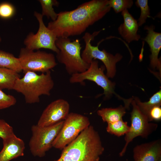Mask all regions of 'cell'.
<instances>
[{"label": "cell", "instance_id": "ac0fdd59", "mask_svg": "<svg viewBox=\"0 0 161 161\" xmlns=\"http://www.w3.org/2000/svg\"><path fill=\"white\" fill-rule=\"evenodd\" d=\"M20 78L19 73L16 71L0 67V89L13 90L16 80Z\"/></svg>", "mask_w": 161, "mask_h": 161}, {"label": "cell", "instance_id": "6da1fadb", "mask_svg": "<svg viewBox=\"0 0 161 161\" xmlns=\"http://www.w3.org/2000/svg\"><path fill=\"white\" fill-rule=\"evenodd\" d=\"M111 8L108 0L90 1L73 10L58 13L56 19L49 22L47 27L57 38L79 35L102 18Z\"/></svg>", "mask_w": 161, "mask_h": 161}, {"label": "cell", "instance_id": "4fadbf2b", "mask_svg": "<svg viewBox=\"0 0 161 161\" xmlns=\"http://www.w3.org/2000/svg\"><path fill=\"white\" fill-rule=\"evenodd\" d=\"M134 161H158L161 159L160 139L135 146L133 150Z\"/></svg>", "mask_w": 161, "mask_h": 161}, {"label": "cell", "instance_id": "7c38bea8", "mask_svg": "<svg viewBox=\"0 0 161 161\" xmlns=\"http://www.w3.org/2000/svg\"><path fill=\"white\" fill-rule=\"evenodd\" d=\"M69 109L67 101L63 99L56 100L44 110L37 124L41 127H47L64 120L69 114Z\"/></svg>", "mask_w": 161, "mask_h": 161}, {"label": "cell", "instance_id": "83f0119b", "mask_svg": "<svg viewBox=\"0 0 161 161\" xmlns=\"http://www.w3.org/2000/svg\"><path fill=\"white\" fill-rule=\"evenodd\" d=\"M149 122L153 120L158 121L161 119V108L160 106L152 108L147 115Z\"/></svg>", "mask_w": 161, "mask_h": 161}, {"label": "cell", "instance_id": "8fae6325", "mask_svg": "<svg viewBox=\"0 0 161 161\" xmlns=\"http://www.w3.org/2000/svg\"><path fill=\"white\" fill-rule=\"evenodd\" d=\"M34 16L38 20L39 28L36 33H29L24 41L25 48L29 50H38L41 48L50 49L56 54L59 50L55 44L57 38L45 25L41 13L35 11Z\"/></svg>", "mask_w": 161, "mask_h": 161}, {"label": "cell", "instance_id": "5bb4252c", "mask_svg": "<svg viewBox=\"0 0 161 161\" xmlns=\"http://www.w3.org/2000/svg\"><path fill=\"white\" fill-rule=\"evenodd\" d=\"M154 29L153 25L145 26L144 29L147 30V34L143 40L148 43L150 48L151 67L158 69L161 74V61L158 56L161 48V33L154 31Z\"/></svg>", "mask_w": 161, "mask_h": 161}, {"label": "cell", "instance_id": "9c48e42d", "mask_svg": "<svg viewBox=\"0 0 161 161\" xmlns=\"http://www.w3.org/2000/svg\"><path fill=\"white\" fill-rule=\"evenodd\" d=\"M22 71L46 73L57 64L54 54L38 50L36 51L21 48L18 58Z\"/></svg>", "mask_w": 161, "mask_h": 161}, {"label": "cell", "instance_id": "8992f818", "mask_svg": "<svg viewBox=\"0 0 161 161\" xmlns=\"http://www.w3.org/2000/svg\"><path fill=\"white\" fill-rule=\"evenodd\" d=\"M64 120L52 126L41 127L37 124L31 128L32 135L29 142L30 152L34 156L44 157L46 152L52 147V144L58 135Z\"/></svg>", "mask_w": 161, "mask_h": 161}, {"label": "cell", "instance_id": "d6986e66", "mask_svg": "<svg viewBox=\"0 0 161 161\" xmlns=\"http://www.w3.org/2000/svg\"><path fill=\"white\" fill-rule=\"evenodd\" d=\"M0 67L14 70L18 73L22 69L18 58L13 54L0 50Z\"/></svg>", "mask_w": 161, "mask_h": 161}, {"label": "cell", "instance_id": "484cf974", "mask_svg": "<svg viewBox=\"0 0 161 161\" xmlns=\"http://www.w3.org/2000/svg\"><path fill=\"white\" fill-rule=\"evenodd\" d=\"M15 8L11 4L4 2L0 4V17L4 19L10 18L15 13Z\"/></svg>", "mask_w": 161, "mask_h": 161}, {"label": "cell", "instance_id": "7a4b0ae2", "mask_svg": "<svg viewBox=\"0 0 161 161\" xmlns=\"http://www.w3.org/2000/svg\"><path fill=\"white\" fill-rule=\"evenodd\" d=\"M62 150L54 161H99L104 148L98 132L90 125Z\"/></svg>", "mask_w": 161, "mask_h": 161}, {"label": "cell", "instance_id": "9a60e30c", "mask_svg": "<svg viewBox=\"0 0 161 161\" xmlns=\"http://www.w3.org/2000/svg\"><path fill=\"white\" fill-rule=\"evenodd\" d=\"M3 147L0 152V161H10L24 155L25 143L15 134L2 140Z\"/></svg>", "mask_w": 161, "mask_h": 161}, {"label": "cell", "instance_id": "cb8c5ba5", "mask_svg": "<svg viewBox=\"0 0 161 161\" xmlns=\"http://www.w3.org/2000/svg\"><path fill=\"white\" fill-rule=\"evenodd\" d=\"M133 4L132 0H110L108 4L111 8H112L116 13L130 8Z\"/></svg>", "mask_w": 161, "mask_h": 161}, {"label": "cell", "instance_id": "7402d4cb", "mask_svg": "<svg viewBox=\"0 0 161 161\" xmlns=\"http://www.w3.org/2000/svg\"><path fill=\"white\" fill-rule=\"evenodd\" d=\"M127 122L123 120H120L113 123H107L106 128L107 131L111 134L118 137L126 134L129 129Z\"/></svg>", "mask_w": 161, "mask_h": 161}, {"label": "cell", "instance_id": "603a6c76", "mask_svg": "<svg viewBox=\"0 0 161 161\" xmlns=\"http://www.w3.org/2000/svg\"><path fill=\"white\" fill-rule=\"evenodd\" d=\"M135 4L140 8L141 10L140 15L137 22L138 26L140 27L145 22L148 17H150V9L147 0H137Z\"/></svg>", "mask_w": 161, "mask_h": 161}, {"label": "cell", "instance_id": "ffe728a7", "mask_svg": "<svg viewBox=\"0 0 161 161\" xmlns=\"http://www.w3.org/2000/svg\"><path fill=\"white\" fill-rule=\"evenodd\" d=\"M140 110L143 114L147 115L149 111L153 107L161 105V90L160 89L152 96L149 100L143 102L137 97L134 100Z\"/></svg>", "mask_w": 161, "mask_h": 161}, {"label": "cell", "instance_id": "44dd1931", "mask_svg": "<svg viewBox=\"0 0 161 161\" xmlns=\"http://www.w3.org/2000/svg\"><path fill=\"white\" fill-rule=\"evenodd\" d=\"M42 8L41 15L50 18L52 21H55L58 17L57 13L54 10L53 6L58 7L59 3L56 0H39Z\"/></svg>", "mask_w": 161, "mask_h": 161}, {"label": "cell", "instance_id": "f1b7e54d", "mask_svg": "<svg viewBox=\"0 0 161 161\" xmlns=\"http://www.w3.org/2000/svg\"><path fill=\"white\" fill-rule=\"evenodd\" d=\"M1 41V37L0 36V42Z\"/></svg>", "mask_w": 161, "mask_h": 161}, {"label": "cell", "instance_id": "5b68a950", "mask_svg": "<svg viewBox=\"0 0 161 161\" xmlns=\"http://www.w3.org/2000/svg\"><path fill=\"white\" fill-rule=\"evenodd\" d=\"M100 31L95 32L92 34L88 32L85 33L82 38L85 46L81 54V57L84 62L89 64L93 60L98 59L100 60L106 69V76L108 78H113L116 72V64L121 60L123 56L119 53H116L114 55L104 49L100 50L98 48L99 44L96 46L92 45L91 41L94 40L95 37Z\"/></svg>", "mask_w": 161, "mask_h": 161}, {"label": "cell", "instance_id": "2e32d148", "mask_svg": "<svg viewBox=\"0 0 161 161\" xmlns=\"http://www.w3.org/2000/svg\"><path fill=\"white\" fill-rule=\"evenodd\" d=\"M121 15L124 21L118 28L119 33L129 43L134 41H138L140 36L137 34L139 27L137 21L129 13L128 10L122 12Z\"/></svg>", "mask_w": 161, "mask_h": 161}, {"label": "cell", "instance_id": "30bf717a", "mask_svg": "<svg viewBox=\"0 0 161 161\" xmlns=\"http://www.w3.org/2000/svg\"><path fill=\"white\" fill-rule=\"evenodd\" d=\"M131 103L133 109L131 113V125L129 131L125 134V144L120 153V156L125 153L129 144L136 137L140 136L147 138L157 129V124L149 123L147 115L140 110L134 100Z\"/></svg>", "mask_w": 161, "mask_h": 161}, {"label": "cell", "instance_id": "e0dca14e", "mask_svg": "<svg viewBox=\"0 0 161 161\" xmlns=\"http://www.w3.org/2000/svg\"><path fill=\"white\" fill-rule=\"evenodd\" d=\"M126 109V106L122 105L116 108H103L97 110V113L101 117L103 122L107 123H112L123 120Z\"/></svg>", "mask_w": 161, "mask_h": 161}, {"label": "cell", "instance_id": "f546056e", "mask_svg": "<svg viewBox=\"0 0 161 161\" xmlns=\"http://www.w3.org/2000/svg\"><path fill=\"white\" fill-rule=\"evenodd\" d=\"M158 161H161V159H160Z\"/></svg>", "mask_w": 161, "mask_h": 161}, {"label": "cell", "instance_id": "3957f363", "mask_svg": "<svg viewBox=\"0 0 161 161\" xmlns=\"http://www.w3.org/2000/svg\"><path fill=\"white\" fill-rule=\"evenodd\" d=\"M17 79L13 90L22 94L26 103H38L42 95L49 96L54 83L50 71L40 75L28 71Z\"/></svg>", "mask_w": 161, "mask_h": 161}, {"label": "cell", "instance_id": "277c9868", "mask_svg": "<svg viewBox=\"0 0 161 161\" xmlns=\"http://www.w3.org/2000/svg\"><path fill=\"white\" fill-rule=\"evenodd\" d=\"M55 44L59 50L56 54L58 61L64 64L67 72L71 75L82 72L89 67L90 64L84 62L80 53L82 47L78 39L72 41L66 37L58 38Z\"/></svg>", "mask_w": 161, "mask_h": 161}, {"label": "cell", "instance_id": "52a82bcc", "mask_svg": "<svg viewBox=\"0 0 161 161\" xmlns=\"http://www.w3.org/2000/svg\"><path fill=\"white\" fill-rule=\"evenodd\" d=\"M104 66L99 67L98 61L93 60L90 64L89 68L85 71L81 73L74 74L71 75L69 81L71 83H83L85 80L93 81L102 87L106 99L109 98L114 94L119 99L124 102L126 100L117 95L114 92L115 83L110 80L104 73Z\"/></svg>", "mask_w": 161, "mask_h": 161}, {"label": "cell", "instance_id": "ba28073f", "mask_svg": "<svg viewBox=\"0 0 161 161\" xmlns=\"http://www.w3.org/2000/svg\"><path fill=\"white\" fill-rule=\"evenodd\" d=\"M90 125L89 120L87 117L77 113H69L53 141L52 147L63 149Z\"/></svg>", "mask_w": 161, "mask_h": 161}, {"label": "cell", "instance_id": "4316f807", "mask_svg": "<svg viewBox=\"0 0 161 161\" xmlns=\"http://www.w3.org/2000/svg\"><path fill=\"white\" fill-rule=\"evenodd\" d=\"M14 134L13 128L4 120L0 119V137L3 140Z\"/></svg>", "mask_w": 161, "mask_h": 161}, {"label": "cell", "instance_id": "d4e9b609", "mask_svg": "<svg viewBox=\"0 0 161 161\" xmlns=\"http://www.w3.org/2000/svg\"><path fill=\"white\" fill-rule=\"evenodd\" d=\"M16 101V99L14 96L7 94L0 89V110L15 105Z\"/></svg>", "mask_w": 161, "mask_h": 161}]
</instances>
